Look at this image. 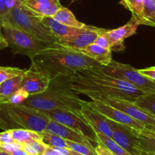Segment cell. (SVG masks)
Here are the masks:
<instances>
[{
  "instance_id": "obj_7",
  "label": "cell",
  "mask_w": 155,
  "mask_h": 155,
  "mask_svg": "<svg viewBox=\"0 0 155 155\" xmlns=\"http://www.w3.org/2000/svg\"><path fill=\"white\" fill-rule=\"evenodd\" d=\"M49 119L72 129L87 138L92 142L98 143L97 136L93 129L86 123L82 115L66 110H42Z\"/></svg>"
},
{
  "instance_id": "obj_12",
  "label": "cell",
  "mask_w": 155,
  "mask_h": 155,
  "mask_svg": "<svg viewBox=\"0 0 155 155\" xmlns=\"http://www.w3.org/2000/svg\"><path fill=\"white\" fill-rule=\"evenodd\" d=\"M51 78L32 63L28 70L23 74L21 88L30 95L44 92L49 85Z\"/></svg>"
},
{
  "instance_id": "obj_23",
  "label": "cell",
  "mask_w": 155,
  "mask_h": 155,
  "mask_svg": "<svg viewBox=\"0 0 155 155\" xmlns=\"http://www.w3.org/2000/svg\"><path fill=\"white\" fill-rule=\"evenodd\" d=\"M142 25L155 27V0H144L143 1Z\"/></svg>"
},
{
  "instance_id": "obj_42",
  "label": "cell",
  "mask_w": 155,
  "mask_h": 155,
  "mask_svg": "<svg viewBox=\"0 0 155 155\" xmlns=\"http://www.w3.org/2000/svg\"><path fill=\"white\" fill-rule=\"evenodd\" d=\"M145 129L155 133V126H147V127H145Z\"/></svg>"
},
{
  "instance_id": "obj_35",
  "label": "cell",
  "mask_w": 155,
  "mask_h": 155,
  "mask_svg": "<svg viewBox=\"0 0 155 155\" xmlns=\"http://www.w3.org/2000/svg\"><path fill=\"white\" fill-rule=\"evenodd\" d=\"M8 11V0H0V20L7 15Z\"/></svg>"
},
{
  "instance_id": "obj_32",
  "label": "cell",
  "mask_w": 155,
  "mask_h": 155,
  "mask_svg": "<svg viewBox=\"0 0 155 155\" xmlns=\"http://www.w3.org/2000/svg\"><path fill=\"white\" fill-rule=\"evenodd\" d=\"M104 30H105V29L98 35V37L96 38V39H95V42H94V43L97 44L98 45L103 47V48H110V45H109L108 40H107V37H106L104 34Z\"/></svg>"
},
{
  "instance_id": "obj_30",
  "label": "cell",
  "mask_w": 155,
  "mask_h": 155,
  "mask_svg": "<svg viewBox=\"0 0 155 155\" xmlns=\"http://www.w3.org/2000/svg\"><path fill=\"white\" fill-rule=\"evenodd\" d=\"M67 145L69 149L72 150L74 152L82 155H98L95 151V148H89L86 145L83 144L77 143V142H71V141L67 140Z\"/></svg>"
},
{
  "instance_id": "obj_21",
  "label": "cell",
  "mask_w": 155,
  "mask_h": 155,
  "mask_svg": "<svg viewBox=\"0 0 155 155\" xmlns=\"http://www.w3.org/2000/svg\"><path fill=\"white\" fill-rule=\"evenodd\" d=\"M8 131L14 140L18 143L24 144L32 140H41L40 133L33 130L16 128L11 129Z\"/></svg>"
},
{
  "instance_id": "obj_36",
  "label": "cell",
  "mask_w": 155,
  "mask_h": 155,
  "mask_svg": "<svg viewBox=\"0 0 155 155\" xmlns=\"http://www.w3.org/2000/svg\"><path fill=\"white\" fill-rule=\"evenodd\" d=\"M139 71L142 74L146 76L148 78L151 79V80L155 81V66L144 68V69H140L139 70Z\"/></svg>"
},
{
  "instance_id": "obj_13",
  "label": "cell",
  "mask_w": 155,
  "mask_h": 155,
  "mask_svg": "<svg viewBox=\"0 0 155 155\" xmlns=\"http://www.w3.org/2000/svg\"><path fill=\"white\" fill-rule=\"evenodd\" d=\"M104 30L103 28L86 25L84 28H82L80 31L59 39L58 42L64 46L78 51L80 48L93 43L98 35Z\"/></svg>"
},
{
  "instance_id": "obj_37",
  "label": "cell",
  "mask_w": 155,
  "mask_h": 155,
  "mask_svg": "<svg viewBox=\"0 0 155 155\" xmlns=\"http://www.w3.org/2000/svg\"><path fill=\"white\" fill-rule=\"evenodd\" d=\"M60 155H72L74 151L68 148H51Z\"/></svg>"
},
{
  "instance_id": "obj_6",
  "label": "cell",
  "mask_w": 155,
  "mask_h": 155,
  "mask_svg": "<svg viewBox=\"0 0 155 155\" xmlns=\"http://www.w3.org/2000/svg\"><path fill=\"white\" fill-rule=\"evenodd\" d=\"M100 68L104 74L128 82L137 89H141L147 93H155L154 80L142 74L139 70L133 68L131 65L112 60L108 65L101 66Z\"/></svg>"
},
{
  "instance_id": "obj_16",
  "label": "cell",
  "mask_w": 155,
  "mask_h": 155,
  "mask_svg": "<svg viewBox=\"0 0 155 155\" xmlns=\"http://www.w3.org/2000/svg\"><path fill=\"white\" fill-rule=\"evenodd\" d=\"M23 3L33 13L41 17H52L62 6L59 0H24Z\"/></svg>"
},
{
  "instance_id": "obj_9",
  "label": "cell",
  "mask_w": 155,
  "mask_h": 155,
  "mask_svg": "<svg viewBox=\"0 0 155 155\" xmlns=\"http://www.w3.org/2000/svg\"><path fill=\"white\" fill-rule=\"evenodd\" d=\"M107 120L113 133L112 139L132 155H142L139 137L136 133L137 130L109 119Z\"/></svg>"
},
{
  "instance_id": "obj_29",
  "label": "cell",
  "mask_w": 155,
  "mask_h": 155,
  "mask_svg": "<svg viewBox=\"0 0 155 155\" xmlns=\"http://www.w3.org/2000/svg\"><path fill=\"white\" fill-rule=\"evenodd\" d=\"M25 71V69H21L18 68L0 66V84L8 79L23 74Z\"/></svg>"
},
{
  "instance_id": "obj_38",
  "label": "cell",
  "mask_w": 155,
  "mask_h": 155,
  "mask_svg": "<svg viewBox=\"0 0 155 155\" xmlns=\"http://www.w3.org/2000/svg\"><path fill=\"white\" fill-rule=\"evenodd\" d=\"M8 43L6 42L5 39L4 37L3 33H2V26L0 25V50H2L4 48H7Z\"/></svg>"
},
{
  "instance_id": "obj_43",
  "label": "cell",
  "mask_w": 155,
  "mask_h": 155,
  "mask_svg": "<svg viewBox=\"0 0 155 155\" xmlns=\"http://www.w3.org/2000/svg\"><path fill=\"white\" fill-rule=\"evenodd\" d=\"M142 155H155V154H154V153L146 152V151H142Z\"/></svg>"
},
{
  "instance_id": "obj_18",
  "label": "cell",
  "mask_w": 155,
  "mask_h": 155,
  "mask_svg": "<svg viewBox=\"0 0 155 155\" xmlns=\"http://www.w3.org/2000/svg\"><path fill=\"white\" fill-rule=\"evenodd\" d=\"M41 21L48 27L51 33L58 39V40L67 36H71L77 32L80 31L82 28L69 27L58 21H54L51 17H41Z\"/></svg>"
},
{
  "instance_id": "obj_17",
  "label": "cell",
  "mask_w": 155,
  "mask_h": 155,
  "mask_svg": "<svg viewBox=\"0 0 155 155\" xmlns=\"http://www.w3.org/2000/svg\"><path fill=\"white\" fill-rule=\"evenodd\" d=\"M79 52L93 59L101 66H107L110 63L112 59V51L110 48H105L99 46L95 43L89 44L87 46L78 50Z\"/></svg>"
},
{
  "instance_id": "obj_22",
  "label": "cell",
  "mask_w": 155,
  "mask_h": 155,
  "mask_svg": "<svg viewBox=\"0 0 155 155\" xmlns=\"http://www.w3.org/2000/svg\"><path fill=\"white\" fill-rule=\"evenodd\" d=\"M95 133H96L98 142L104 145L109 151H111L114 155H132L127 150H125L120 145H118L112 138L108 137L107 136L101 133H99V132H95Z\"/></svg>"
},
{
  "instance_id": "obj_45",
  "label": "cell",
  "mask_w": 155,
  "mask_h": 155,
  "mask_svg": "<svg viewBox=\"0 0 155 155\" xmlns=\"http://www.w3.org/2000/svg\"><path fill=\"white\" fill-rule=\"evenodd\" d=\"M72 155H78V154H77V152H74V153H73Z\"/></svg>"
},
{
  "instance_id": "obj_33",
  "label": "cell",
  "mask_w": 155,
  "mask_h": 155,
  "mask_svg": "<svg viewBox=\"0 0 155 155\" xmlns=\"http://www.w3.org/2000/svg\"><path fill=\"white\" fill-rule=\"evenodd\" d=\"M15 142H17L14 140L8 130H5V132L0 133V145H2V144H12L15 143Z\"/></svg>"
},
{
  "instance_id": "obj_5",
  "label": "cell",
  "mask_w": 155,
  "mask_h": 155,
  "mask_svg": "<svg viewBox=\"0 0 155 155\" xmlns=\"http://www.w3.org/2000/svg\"><path fill=\"white\" fill-rule=\"evenodd\" d=\"M2 29L8 47H10L15 54L28 56L31 58L46 47L34 36L5 21L2 22Z\"/></svg>"
},
{
  "instance_id": "obj_3",
  "label": "cell",
  "mask_w": 155,
  "mask_h": 155,
  "mask_svg": "<svg viewBox=\"0 0 155 155\" xmlns=\"http://www.w3.org/2000/svg\"><path fill=\"white\" fill-rule=\"evenodd\" d=\"M49 120L42 110L22 104H0L1 130L23 128L42 133L45 130Z\"/></svg>"
},
{
  "instance_id": "obj_4",
  "label": "cell",
  "mask_w": 155,
  "mask_h": 155,
  "mask_svg": "<svg viewBox=\"0 0 155 155\" xmlns=\"http://www.w3.org/2000/svg\"><path fill=\"white\" fill-rule=\"evenodd\" d=\"M1 21H5L11 25L27 32L45 46H51L58 41L48 27L41 21V16L33 13L24 5L23 0H19Z\"/></svg>"
},
{
  "instance_id": "obj_31",
  "label": "cell",
  "mask_w": 155,
  "mask_h": 155,
  "mask_svg": "<svg viewBox=\"0 0 155 155\" xmlns=\"http://www.w3.org/2000/svg\"><path fill=\"white\" fill-rule=\"evenodd\" d=\"M29 95H30L25 90L20 88L15 93L12 94L5 103H6V104H21L28 98Z\"/></svg>"
},
{
  "instance_id": "obj_46",
  "label": "cell",
  "mask_w": 155,
  "mask_h": 155,
  "mask_svg": "<svg viewBox=\"0 0 155 155\" xmlns=\"http://www.w3.org/2000/svg\"><path fill=\"white\" fill-rule=\"evenodd\" d=\"M0 25L2 26V22H1V20H0Z\"/></svg>"
},
{
  "instance_id": "obj_20",
  "label": "cell",
  "mask_w": 155,
  "mask_h": 155,
  "mask_svg": "<svg viewBox=\"0 0 155 155\" xmlns=\"http://www.w3.org/2000/svg\"><path fill=\"white\" fill-rule=\"evenodd\" d=\"M23 74L8 79L0 84V104L5 103L8 98L21 88Z\"/></svg>"
},
{
  "instance_id": "obj_47",
  "label": "cell",
  "mask_w": 155,
  "mask_h": 155,
  "mask_svg": "<svg viewBox=\"0 0 155 155\" xmlns=\"http://www.w3.org/2000/svg\"><path fill=\"white\" fill-rule=\"evenodd\" d=\"M77 154H78V153H77ZM78 155H82V154H78Z\"/></svg>"
},
{
  "instance_id": "obj_15",
  "label": "cell",
  "mask_w": 155,
  "mask_h": 155,
  "mask_svg": "<svg viewBox=\"0 0 155 155\" xmlns=\"http://www.w3.org/2000/svg\"><path fill=\"white\" fill-rule=\"evenodd\" d=\"M45 131L58 135V136L64 139L65 140L77 142V143H80L86 145L89 148H95V147L92 145V142L89 141L87 138L85 137L84 136L77 133V132L74 131L72 129L69 128V127H66V126L63 125V124H59V123L56 122V121L52 120L51 119H50Z\"/></svg>"
},
{
  "instance_id": "obj_14",
  "label": "cell",
  "mask_w": 155,
  "mask_h": 155,
  "mask_svg": "<svg viewBox=\"0 0 155 155\" xmlns=\"http://www.w3.org/2000/svg\"><path fill=\"white\" fill-rule=\"evenodd\" d=\"M80 114L86 123L93 129L94 131L99 132L108 137L112 138L113 133L107 118L89 105L87 101H83Z\"/></svg>"
},
{
  "instance_id": "obj_8",
  "label": "cell",
  "mask_w": 155,
  "mask_h": 155,
  "mask_svg": "<svg viewBox=\"0 0 155 155\" xmlns=\"http://www.w3.org/2000/svg\"><path fill=\"white\" fill-rule=\"evenodd\" d=\"M90 98H95L99 101H103L105 104H109L124 113L127 114L133 119L136 120L139 123L145 127L147 126H155V117L150 114L140 107L136 105L134 102L124 98L117 97H106L98 96L92 97Z\"/></svg>"
},
{
  "instance_id": "obj_1",
  "label": "cell",
  "mask_w": 155,
  "mask_h": 155,
  "mask_svg": "<svg viewBox=\"0 0 155 155\" xmlns=\"http://www.w3.org/2000/svg\"><path fill=\"white\" fill-rule=\"evenodd\" d=\"M30 59L51 80L58 76H71L82 70L101 66L93 59L58 42L46 46Z\"/></svg>"
},
{
  "instance_id": "obj_25",
  "label": "cell",
  "mask_w": 155,
  "mask_h": 155,
  "mask_svg": "<svg viewBox=\"0 0 155 155\" xmlns=\"http://www.w3.org/2000/svg\"><path fill=\"white\" fill-rule=\"evenodd\" d=\"M40 133L41 140L51 148H68L67 140L58 135L48 133L46 131Z\"/></svg>"
},
{
  "instance_id": "obj_11",
  "label": "cell",
  "mask_w": 155,
  "mask_h": 155,
  "mask_svg": "<svg viewBox=\"0 0 155 155\" xmlns=\"http://www.w3.org/2000/svg\"><path fill=\"white\" fill-rule=\"evenodd\" d=\"M141 25L139 19L132 17L131 19L122 27L114 30H106L104 31L107 37L112 51H121L125 50L124 40L130 36H133L137 32L138 27Z\"/></svg>"
},
{
  "instance_id": "obj_34",
  "label": "cell",
  "mask_w": 155,
  "mask_h": 155,
  "mask_svg": "<svg viewBox=\"0 0 155 155\" xmlns=\"http://www.w3.org/2000/svg\"><path fill=\"white\" fill-rule=\"evenodd\" d=\"M95 151L98 155H114L100 142L97 143L96 147H95Z\"/></svg>"
},
{
  "instance_id": "obj_39",
  "label": "cell",
  "mask_w": 155,
  "mask_h": 155,
  "mask_svg": "<svg viewBox=\"0 0 155 155\" xmlns=\"http://www.w3.org/2000/svg\"><path fill=\"white\" fill-rule=\"evenodd\" d=\"M9 154H11L12 155H30L29 154H27L23 148H18V149L14 150V151H12Z\"/></svg>"
},
{
  "instance_id": "obj_40",
  "label": "cell",
  "mask_w": 155,
  "mask_h": 155,
  "mask_svg": "<svg viewBox=\"0 0 155 155\" xmlns=\"http://www.w3.org/2000/svg\"><path fill=\"white\" fill-rule=\"evenodd\" d=\"M43 155H60L59 154H58L54 150H53L51 147L48 146L45 149V152H44Z\"/></svg>"
},
{
  "instance_id": "obj_48",
  "label": "cell",
  "mask_w": 155,
  "mask_h": 155,
  "mask_svg": "<svg viewBox=\"0 0 155 155\" xmlns=\"http://www.w3.org/2000/svg\"><path fill=\"white\" fill-rule=\"evenodd\" d=\"M23 1H24V0H23Z\"/></svg>"
},
{
  "instance_id": "obj_41",
  "label": "cell",
  "mask_w": 155,
  "mask_h": 155,
  "mask_svg": "<svg viewBox=\"0 0 155 155\" xmlns=\"http://www.w3.org/2000/svg\"><path fill=\"white\" fill-rule=\"evenodd\" d=\"M139 132H140L141 133H142V134L146 135V136H151V137H153L155 139V133H153V132H151V131H149V130H146V129H145V130H141V131H139Z\"/></svg>"
},
{
  "instance_id": "obj_26",
  "label": "cell",
  "mask_w": 155,
  "mask_h": 155,
  "mask_svg": "<svg viewBox=\"0 0 155 155\" xmlns=\"http://www.w3.org/2000/svg\"><path fill=\"white\" fill-rule=\"evenodd\" d=\"M144 0H120V4L132 13V17L140 21L142 25V12Z\"/></svg>"
},
{
  "instance_id": "obj_28",
  "label": "cell",
  "mask_w": 155,
  "mask_h": 155,
  "mask_svg": "<svg viewBox=\"0 0 155 155\" xmlns=\"http://www.w3.org/2000/svg\"><path fill=\"white\" fill-rule=\"evenodd\" d=\"M139 140V148L142 151L155 154V139L136 131Z\"/></svg>"
},
{
  "instance_id": "obj_27",
  "label": "cell",
  "mask_w": 155,
  "mask_h": 155,
  "mask_svg": "<svg viewBox=\"0 0 155 155\" xmlns=\"http://www.w3.org/2000/svg\"><path fill=\"white\" fill-rule=\"evenodd\" d=\"M47 147L42 140H32L23 144V149L30 155H43Z\"/></svg>"
},
{
  "instance_id": "obj_19",
  "label": "cell",
  "mask_w": 155,
  "mask_h": 155,
  "mask_svg": "<svg viewBox=\"0 0 155 155\" xmlns=\"http://www.w3.org/2000/svg\"><path fill=\"white\" fill-rule=\"evenodd\" d=\"M51 18L54 21L64 25L69 26V27H76V28H84L86 26L85 24L78 21L71 11L63 6L59 8L58 10Z\"/></svg>"
},
{
  "instance_id": "obj_2",
  "label": "cell",
  "mask_w": 155,
  "mask_h": 155,
  "mask_svg": "<svg viewBox=\"0 0 155 155\" xmlns=\"http://www.w3.org/2000/svg\"><path fill=\"white\" fill-rule=\"evenodd\" d=\"M83 100L71 87L69 76H58L51 79L44 92L29 95L22 104L40 110L59 109L81 115Z\"/></svg>"
},
{
  "instance_id": "obj_44",
  "label": "cell",
  "mask_w": 155,
  "mask_h": 155,
  "mask_svg": "<svg viewBox=\"0 0 155 155\" xmlns=\"http://www.w3.org/2000/svg\"><path fill=\"white\" fill-rule=\"evenodd\" d=\"M0 155H12V154H9V153L5 152V151H1V150H0Z\"/></svg>"
},
{
  "instance_id": "obj_24",
  "label": "cell",
  "mask_w": 155,
  "mask_h": 155,
  "mask_svg": "<svg viewBox=\"0 0 155 155\" xmlns=\"http://www.w3.org/2000/svg\"><path fill=\"white\" fill-rule=\"evenodd\" d=\"M135 104L155 117V93L150 92L139 97Z\"/></svg>"
},
{
  "instance_id": "obj_10",
  "label": "cell",
  "mask_w": 155,
  "mask_h": 155,
  "mask_svg": "<svg viewBox=\"0 0 155 155\" xmlns=\"http://www.w3.org/2000/svg\"><path fill=\"white\" fill-rule=\"evenodd\" d=\"M92 101H87L89 105H90L92 108L95 109L98 112H99L101 114L105 117L107 119L113 120L114 122L119 123V124H124V125L130 127L134 130L141 131V130H145V126L142 124L136 121V120L133 119L131 117L127 115V114L124 113L121 110L105 104L103 101H99L95 98H91Z\"/></svg>"
}]
</instances>
